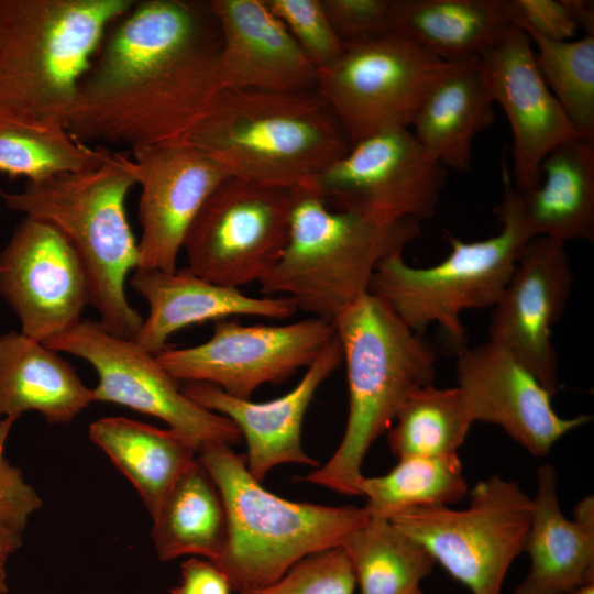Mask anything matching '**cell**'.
<instances>
[{"label":"cell","instance_id":"cell-1","mask_svg":"<svg viewBox=\"0 0 594 594\" xmlns=\"http://www.w3.org/2000/svg\"><path fill=\"white\" fill-rule=\"evenodd\" d=\"M220 47L209 1H135L108 29L66 130L131 151L186 141L220 91Z\"/></svg>","mask_w":594,"mask_h":594},{"label":"cell","instance_id":"cell-2","mask_svg":"<svg viewBox=\"0 0 594 594\" xmlns=\"http://www.w3.org/2000/svg\"><path fill=\"white\" fill-rule=\"evenodd\" d=\"M345 363L349 411L334 453L304 480L361 496L363 460L405 400L433 384L435 349L380 297L367 293L333 321Z\"/></svg>","mask_w":594,"mask_h":594},{"label":"cell","instance_id":"cell-3","mask_svg":"<svg viewBox=\"0 0 594 594\" xmlns=\"http://www.w3.org/2000/svg\"><path fill=\"white\" fill-rule=\"evenodd\" d=\"M186 141L230 176L286 189L311 187L351 146L316 90H220Z\"/></svg>","mask_w":594,"mask_h":594},{"label":"cell","instance_id":"cell-4","mask_svg":"<svg viewBox=\"0 0 594 594\" xmlns=\"http://www.w3.org/2000/svg\"><path fill=\"white\" fill-rule=\"evenodd\" d=\"M135 0H0V118L66 128L111 24Z\"/></svg>","mask_w":594,"mask_h":594},{"label":"cell","instance_id":"cell-5","mask_svg":"<svg viewBox=\"0 0 594 594\" xmlns=\"http://www.w3.org/2000/svg\"><path fill=\"white\" fill-rule=\"evenodd\" d=\"M135 184L132 157L111 151L97 166L2 194L9 209L48 222L66 238L86 273L100 323L125 339H133L143 322L125 293L128 275L139 266L138 240L125 210Z\"/></svg>","mask_w":594,"mask_h":594},{"label":"cell","instance_id":"cell-6","mask_svg":"<svg viewBox=\"0 0 594 594\" xmlns=\"http://www.w3.org/2000/svg\"><path fill=\"white\" fill-rule=\"evenodd\" d=\"M292 191L288 241L258 280L260 292L290 298L297 309L333 324L369 293L378 263L420 234V222L333 209L310 187Z\"/></svg>","mask_w":594,"mask_h":594},{"label":"cell","instance_id":"cell-7","mask_svg":"<svg viewBox=\"0 0 594 594\" xmlns=\"http://www.w3.org/2000/svg\"><path fill=\"white\" fill-rule=\"evenodd\" d=\"M198 455L228 517L227 543L213 563L239 593L272 584L305 558L340 547L370 518L364 507L292 502L271 493L229 444L205 442Z\"/></svg>","mask_w":594,"mask_h":594},{"label":"cell","instance_id":"cell-8","mask_svg":"<svg viewBox=\"0 0 594 594\" xmlns=\"http://www.w3.org/2000/svg\"><path fill=\"white\" fill-rule=\"evenodd\" d=\"M502 166L503 197L494 209L502 228L496 235L466 242L447 233L450 253L429 267L410 266L403 252L394 253L378 263L369 288L411 330L422 334L437 324L457 350L466 342L462 314L495 306L534 238L505 162Z\"/></svg>","mask_w":594,"mask_h":594},{"label":"cell","instance_id":"cell-9","mask_svg":"<svg viewBox=\"0 0 594 594\" xmlns=\"http://www.w3.org/2000/svg\"><path fill=\"white\" fill-rule=\"evenodd\" d=\"M470 496L466 509L419 507L387 520L420 542L472 594H502L509 566L525 549L531 497L497 474L479 482Z\"/></svg>","mask_w":594,"mask_h":594},{"label":"cell","instance_id":"cell-10","mask_svg":"<svg viewBox=\"0 0 594 594\" xmlns=\"http://www.w3.org/2000/svg\"><path fill=\"white\" fill-rule=\"evenodd\" d=\"M343 44L339 58L318 69L315 90L351 145L384 130L410 129L451 65L395 32Z\"/></svg>","mask_w":594,"mask_h":594},{"label":"cell","instance_id":"cell-11","mask_svg":"<svg viewBox=\"0 0 594 594\" xmlns=\"http://www.w3.org/2000/svg\"><path fill=\"white\" fill-rule=\"evenodd\" d=\"M292 207V189L228 176L186 232L182 248L186 267L209 282L238 289L258 283L285 250Z\"/></svg>","mask_w":594,"mask_h":594},{"label":"cell","instance_id":"cell-12","mask_svg":"<svg viewBox=\"0 0 594 594\" xmlns=\"http://www.w3.org/2000/svg\"><path fill=\"white\" fill-rule=\"evenodd\" d=\"M48 348L75 355L96 371L98 383L92 400L128 407L165 421L200 444L240 443L239 428L227 417L188 398L156 356L132 339L121 338L100 321L81 319L70 329L43 342Z\"/></svg>","mask_w":594,"mask_h":594},{"label":"cell","instance_id":"cell-13","mask_svg":"<svg viewBox=\"0 0 594 594\" xmlns=\"http://www.w3.org/2000/svg\"><path fill=\"white\" fill-rule=\"evenodd\" d=\"M334 334L332 323L315 317L279 326L222 319L206 342L155 356L177 382L208 383L249 399L260 386L308 367Z\"/></svg>","mask_w":594,"mask_h":594},{"label":"cell","instance_id":"cell-14","mask_svg":"<svg viewBox=\"0 0 594 594\" xmlns=\"http://www.w3.org/2000/svg\"><path fill=\"white\" fill-rule=\"evenodd\" d=\"M446 179L413 131L395 128L352 144L310 188L333 209L420 222L435 215Z\"/></svg>","mask_w":594,"mask_h":594},{"label":"cell","instance_id":"cell-15","mask_svg":"<svg viewBox=\"0 0 594 594\" xmlns=\"http://www.w3.org/2000/svg\"><path fill=\"white\" fill-rule=\"evenodd\" d=\"M0 295L40 342L70 329L90 304L84 267L52 224L24 216L0 252Z\"/></svg>","mask_w":594,"mask_h":594},{"label":"cell","instance_id":"cell-16","mask_svg":"<svg viewBox=\"0 0 594 594\" xmlns=\"http://www.w3.org/2000/svg\"><path fill=\"white\" fill-rule=\"evenodd\" d=\"M573 280L565 244L535 237L492 308L488 341L521 362L552 396L559 359L551 329L564 314Z\"/></svg>","mask_w":594,"mask_h":594},{"label":"cell","instance_id":"cell-17","mask_svg":"<svg viewBox=\"0 0 594 594\" xmlns=\"http://www.w3.org/2000/svg\"><path fill=\"white\" fill-rule=\"evenodd\" d=\"M131 157L141 187L138 268L175 272L190 223L208 196L230 175L188 141L134 148Z\"/></svg>","mask_w":594,"mask_h":594},{"label":"cell","instance_id":"cell-18","mask_svg":"<svg viewBox=\"0 0 594 594\" xmlns=\"http://www.w3.org/2000/svg\"><path fill=\"white\" fill-rule=\"evenodd\" d=\"M457 386L474 422L499 426L536 458L591 420L587 415L563 418L553 409L552 395L514 355L487 341L458 350Z\"/></svg>","mask_w":594,"mask_h":594},{"label":"cell","instance_id":"cell-19","mask_svg":"<svg viewBox=\"0 0 594 594\" xmlns=\"http://www.w3.org/2000/svg\"><path fill=\"white\" fill-rule=\"evenodd\" d=\"M530 42L525 31L513 24L502 42L480 56L488 94L504 110L510 127L509 174L521 194L539 185L540 165L550 151L580 138L544 84Z\"/></svg>","mask_w":594,"mask_h":594},{"label":"cell","instance_id":"cell-20","mask_svg":"<svg viewBox=\"0 0 594 594\" xmlns=\"http://www.w3.org/2000/svg\"><path fill=\"white\" fill-rule=\"evenodd\" d=\"M342 361L341 345L334 334L299 383L278 398L255 403L229 395L208 383H185L180 389L197 405L227 417L239 428L248 446V470L261 482L279 464L319 466L302 448V422L316 392Z\"/></svg>","mask_w":594,"mask_h":594},{"label":"cell","instance_id":"cell-21","mask_svg":"<svg viewBox=\"0 0 594 594\" xmlns=\"http://www.w3.org/2000/svg\"><path fill=\"white\" fill-rule=\"evenodd\" d=\"M220 90H315L318 69L264 0H210Z\"/></svg>","mask_w":594,"mask_h":594},{"label":"cell","instance_id":"cell-22","mask_svg":"<svg viewBox=\"0 0 594 594\" xmlns=\"http://www.w3.org/2000/svg\"><path fill=\"white\" fill-rule=\"evenodd\" d=\"M130 286L148 304V315L132 339L156 355L165 350L168 338L188 326L231 316H255L285 320L298 310L287 297H253L240 289L222 286L191 273L135 270Z\"/></svg>","mask_w":594,"mask_h":594},{"label":"cell","instance_id":"cell-23","mask_svg":"<svg viewBox=\"0 0 594 594\" xmlns=\"http://www.w3.org/2000/svg\"><path fill=\"white\" fill-rule=\"evenodd\" d=\"M530 568L515 594H570L594 582V522L568 519L561 512L556 469L537 470L525 549Z\"/></svg>","mask_w":594,"mask_h":594},{"label":"cell","instance_id":"cell-24","mask_svg":"<svg viewBox=\"0 0 594 594\" xmlns=\"http://www.w3.org/2000/svg\"><path fill=\"white\" fill-rule=\"evenodd\" d=\"M493 105L480 56L451 62L421 102L410 130L441 166L466 173L473 139L495 121Z\"/></svg>","mask_w":594,"mask_h":594},{"label":"cell","instance_id":"cell-25","mask_svg":"<svg viewBox=\"0 0 594 594\" xmlns=\"http://www.w3.org/2000/svg\"><path fill=\"white\" fill-rule=\"evenodd\" d=\"M91 403V389L59 352L21 331L0 336V417L37 411L48 424H67Z\"/></svg>","mask_w":594,"mask_h":594},{"label":"cell","instance_id":"cell-26","mask_svg":"<svg viewBox=\"0 0 594 594\" xmlns=\"http://www.w3.org/2000/svg\"><path fill=\"white\" fill-rule=\"evenodd\" d=\"M512 22L508 0H392L391 30L443 62L481 56Z\"/></svg>","mask_w":594,"mask_h":594},{"label":"cell","instance_id":"cell-27","mask_svg":"<svg viewBox=\"0 0 594 594\" xmlns=\"http://www.w3.org/2000/svg\"><path fill=\"white\" fill-rule=\"evenodd\" d=\"M540 183L519 193L532 237L562 243L594 240V142L571 139L550 151L540 165Z\"/></svg>","mask_w":594,"mask_h":594},{"label":"cell","instance_id":"cell-28","mask_svg":"<svg viewBox=\"0 0 594 594\" xmlns=\"http://www.w3.org/2000/svg\"><path fill=\"white\" fill-rule=\"evenodd\" d=\"M89 437L138 490L152 518L179 476L197 459L199 448L174 429H160L124 417L94 421Z\"/></svg>","mask_w":594,"mask_h":594},{"label":"cell","instance_id":"cell-29","mask_svg":"<svg viewBox=\"0 0 594 594\" xmlns=\"http://www.w3.org/2000/svg\"><path fill=\"white\" fill-rule=\"evenodd\" d=\"M152 539L158 558L197 556L216 562L228 539L222 496L197 458L176 481L153 517Z\"/></svg>","mask_w":594,"mask_h":594},{"label":"cell","instance_id":"cell-30","mask_svg":"<svg viewBox=\"0 0 594 594\" xmlns=\"http://www.w3.org/2000/svg\"><path fill=\"white\" fill-rule=\"evenodd\" d=\"M340 547L352 563L360 594H417L436 564L420 542L387 519L369 518Z\"/></svg>","mask_w":594,"mask_h":594},{"label":"cell","instance_id":"cell-31","mask_svg":"<svg viewBox=\"0 0 594 594\" xmlns=\"http://www.w3.org/2000/svg\"><path fill=\"white\" fill-rule=\"evenodd\" d=\"M469 493L458 455L407 457L386 474L364 476L361 496L370 518L389 519L419 507L448 506Z\"/></svg>","mask_w":594,"mask_h":594},{"label":"cell","instance_id":"cell-32","mask_svg":"<svg viewBox=\"0 0 594 594\" xmlns=\"http://www.w3.org/2000/svg\"><path fill=\"white\" fill-rule=\"evenodd\" d=\"M473 422L458 386L431 384L405 400L386 431L387 442L398 459L455 454Z\"/></svg>","mask_w":594,"mask_h":594},{"label":"cell","instance_id":"cell-33","mask_svg":"<svg viewBox=\"0 0 594 594\" xmlns=\"http://www.w3.org/2000/svg\"><path fill=\"white\" fill-rule=\"evenodd\" d=\"M74 139L65 127L40 125L0 118V173L28 182L99 165L110 154Z\"/></svg>","mask_w":594,"mask_h":594},{"label":"cell","instance_id":"cell-34","mask_svg":"<svg viewBox=\"0 0 594 594\" xmlns=\"http://www.w3.org/2000/svg\"><path fill=\"white\" fill-rule=\"evenodd\" d=\"M537 47L535 62L573 129L594 142V34L552 41L526 32Z\"/></svg>","mask_w":594,"mask_h":594},{"label":"cell","instance_id":"cell-35","mask_svg":"<svg viewBox=\"0 0 594 594\" xmlns=\"http://www.w3.org/2000/svg\"><path fill=\"white\" fill-rule=\"evenodd\" d=\"M355 587L352 563L337 547L305 558L272 584L239 594H354Z\"/></svg>","mask_w":594,"mask_h":594},{"label":"cell","instance_id":"cell-36","mask_svg":"<svg viewBox=\"0 0 594 594\" xmlns=\"http://www.w3.org/2000/svg\"><path fill=\"white\" fill-rule=\"evenodd\" d=\"M317 69L336 62L344 44L333 31L320 0H264Z\"/></svg>","mask_w":594,"mask_h":594},{"label":"cell","instance_id":"cell-37","mask_svg":"<svg viewBox=\"0 0 594 594\" xmlns=\"http://www.w3.org/2000/svg\"><path fill=\"white\" fill-rule=\"evenodd\" d=\"M326 15L342 43L392 32V0H320Z\"/></svg>","mask_w":594,"mask_h":594},{"label":"cell","instance_id":"cell-38","mask_svg":"<svg viewBox=\"0 0 594 594\" xmlns=\"http://www.w3.org/2000/svg\"><path fill=\"white\" fill-rule=\"evenodd\" d=\"M18 418L0 417V525L23 532L30 515L41 508L42 499L20 469L4 457L8 435Z\"/></svg>","mask_w":594,"mask_h":594},{"label":"cell","instance_id":"cell-39","mask_svg":"<svg viewBox=\"0 0 594 594\" xmlns=\"http://www.w3.org/2000/svg\"><path fill=\"white\" fill-rule=\"evenodd\" d=\"M512 22L552 41L572 40L578 23L569 0H508Z\"/></svg>","mask_w":594,"mask_h":594},{"label":"cell","instance_id":"cell-40","mask_svg":"<svg viewBox=\"0 0 594 594\" xmlns=\"http://www.w3.org/2000/svg\"><path fill=\"white\" fill-rule=\"evenodd\" d=\"M182 578L170 594H231L227 575L207 559L190 558L180 565Z\"/></svg>","mask_w":594,"mask_h":594},{"label":"cell","instance_id":"cell-41","mask_svg":"<svg viewBox=\"0 0 594 594\" xmlns=\"http://www.w3.org/2000/svg\"><path fill=\"white\" fill-rule=\"evenodd\" d=\"M22 544V532L0 525V594L8 592L6 563Z\"/></svg>","mask_w":594,"mask_h":594},{"label":"cell","instance_id":"cell-42","mask_svg":"<svg viewBox=\"0 0 594 594\" xmlns=\"http://www.w3.org/2000/svg\"><path fill=\"white\" fill-rule=\"evenodd\" d=\"M578 26L585 34H594V4L587 0H569Z\"/></svg>","mask_w":594,"mask_h":594},{"label":"cell","instance_id":"cell-43","mask_svg":"<svg viewBox=\"0 0 594 594\" xmlns=\"http://www.w3.org/2000/svg\"><path fill=\"white\" fill-rule=\"evenodd\" d=\"M570 594H594V582L583 584L573 590Z\"/></svg>","mask_w":594,"mask_h":594},{"label":"cell","instance_id":"cell-44","mask_svg":"<svg viewBox=\"0 0 594 594\" xmlns=\"http://www.w3.org/2000/svg\"><path fill=\"white\" fill-rule=\"evenodd\" d=\"M417 594H426V593H424L422 591H420V592H419V593H417Z\"/></svg>","mask_w":594,"mask_h":594}]
</instances>
